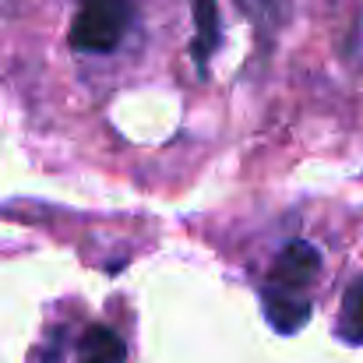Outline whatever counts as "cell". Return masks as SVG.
<instances>
[{"label": "cell", "mask_w": 363, "mask_h": 363, "mask_svg": "<svg viewBox=\"0 0 363 363\" xmlns=\"http://www.w3.org/2000/svg\"><path fill=\"white\" fill-rule=\"evenodd\" d=\"M339 339L360 346L363 342V279H357L346 296H342V311H339Z\"/></svg>", "instance_id": "cell-6"}, {"label": "cell", "mask_w": 363, "mask_h": 363, "mask_svg": "<svg viewBox=\"0 0 363 363\" xmlns=\"http://www.w3.org/2000/svg\"><path fill=\"white\" fill-rule=\"evenodd\" d=\"M318 272H321V254H318V247H311L307 240H293V243H286L282 254L275 257L272 279H275V286L300 289V286L314 282Z\"/></svg>", "instance_id": "cell-3"}, {"label": "cell", "mask_w": 363, "mask_h": 363, "mask_svg": "<svg viewBox=\"0 0 363 363\" xmlns=\"http://www.w3.org/2000/svg\"><path fill=\"white\" fill-rule=\"evenodd\" d=\"M261 311H264L268 325H272L275 332H282V335H293V332H300V328L311 321V303H307V296H300V293H293V289H286V286H268V289H261Z\"/></svg>", "instance_id": "cell-2"}, {"label": "cell", "mask_w": 363, "mask_h": 363, "mask_svg": "<svg viewBox=\"0 0 363 363\" xmlns=\"http://www.w3.org/2000/svg\"><path fill=\"white\" fill-rule=\"evenodd\" d=\"M78 363H123L127 360V350H123L121 335L106 325H89L82 332V342H78Z\"/></svg>", "instance_id": "cell-4"}, {"label": "cell", "mask_w": 363, "mask_h": 363, "mask_svg": "<svg viewBox=\"0 0 363 363\" xmlns=\"http://www.w3.org/2000/svg\"><path fill=\"white\" fill-rule=\"evenodd\" d=\"M194 28H198V32H194L191 50H194L198 67L205 71L212 50L219 46V4H216V0H194Z\"/></svg>", "instance_id": "cell-5"}, {"label": "cell", "mask_w": 363, "mask_h": 363, "mask_svg": "<svg viewBox=\"0 0 363 363\" xmlns=\"http://www.w3.org/2000/svg\"><path fill=\"white\" fill-rule=\"evenodd\" d=\"M130 21L127 0H82V11L71 25V46L82 53H110Z\"/></svg>", "instance_id": "cell-1"}, {"label": "cell", "mask_w": 363, "mask_h": 363, "mask_svg": "<svg viewBox=\"0 0 363 363\" xmlns=\"http://www.w3.org/2000/svg\"><path fill=\"white\" fill-rule=\"evenodd\" d=\"M261 4H268V0H261Z\"/></svg>", "instance_id": "cell-7"}]
</instances>
